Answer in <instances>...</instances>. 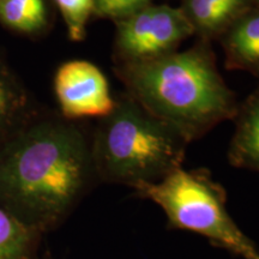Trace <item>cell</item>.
I'll list each match as a JSON object with an SVG mask.
<instances>
[{"label":"cell","mask_w":259,"mask_h":259,"mask_svg":"<svg viewBox=\"0 0 259 259\" xmlns=\"http://www.w3.org/2000/svg\"><path fill=\"white\" fill-rule=\"evenodd\" d=\"M94 173L92 147L78 128L38 122L0 145V208L41 235L69 215Z\"/></svg>","instance_id":"6da1fadb"},{"label":"cell","mask_w":259,"mask_h":259,"mask_svg":"<svg viewBox=\"0 0 259 259\" xmlns=\"http://www.w3.org/2000/svg\"><path fill=\"white\" fill-rule=\"evenodd\" d=\"M120 74L130 96L189 142L238 113L234 94L204 44L143 63L124 64Z\"/></svg>","instance_id":"7a4b0ae2"},{"label":"cell","mask_w":259,"mask_h":259,"mask_svg":"<svg viewBox=\"0 0 259 259\" xmlns=\"http://www.w3.org/2000/svg\"><path fill=\"white\" fill-rule=\"evenodd\" d=\"M189 141L132 96L115 102L92 147L94 171L107 183L132 189L156 183L179 169Z\"/></svg>","instance_id":"3957f363"},{"label":"cell","mask_w":259,"mask_h":259,"mask_svg":"<svg viewBox=\"0 0 259 259\" xmlns=\"http://www.w3.org/2000/svg\"><path fill=\"white\" fill-rule=\"evenodd\" d=\"M167 215L169 225L203 235L219 247L252 259L258 255L253 241L233 221L226 208V193L204 169L171 171L156 183L134 187Z\"/></svg>","instance_id":"277c9868"},{"label":"cell","mask_w":259,"mask_h":259,"mask_svg":"<svg viewBox=\"0 0 259 259\" xmlns=\"http://www.w3.org/2000/svg\"><path fill=\"white\" fill-rule=\"evenodd\" d=\"M192 34L184 10L147 5L118 21L115 47L125 64H138L171 53Z\"/></svg>","instance_id":"5b68a950"},{"label":"cell","mask_w":259,"mask_h":259,"mask_svg":"<svg viewBox=\"0 0 259 259\" xmlns=\"http://www.w3.org/2000/svg\"><path fill=\"white\" fill-rule=\"evenodd\" d=\"M54 89L66 118L102 116L114 109L115 101L102 71L85 60L61 65L54 78Z\"/></svg>","instance_id":"8992f818"},{"label":"cell","mask_w":259,"mask_h":259,"mask_svg":"<svg viewBox=\"0 0 259 259\" xmlns=\"http://www.w3.org/2000/svg\"><path fill=\"white\" fill-rule=\"evenodd\" d=\"M236 127L229 147L232 166L259 173V89L236 113Z\"/></svg>","instance_id":"52a82bcc"},{"label":"cell","mask_w":259,"mask_h":259,"mask_svg":"<svg viewBox=\"0 0 259 259\" xmlns=\"http://www.w3.org/2000/svg\"><path fill=\"white\" fill-rule=\"evenodd\" d=\"M223 46L229 69L259 73V11L233 22Z\"/></svg>","instance_id":"ba28073f"},{"label":"cell","mask_w":259,"mask_h":259,"mask_svg":"<svg viewBox=\"0 0 259 259\" xmlns=\"http://www.w3.org/2000/svg\"><path fill=\"white\" fill-rule=\"evenodd\" d=\"M245 4L246 0H187L184 12L194 32L210 36L232 25Z\"/></svg>","instance_id":"9c48e42d"},{"label":"cell","mask_w":259,"mask_h":259,"mask_svg":"<svg viewBox=\"0 0 259 259\" xmlns=\"http://www.w3.org/2000/svg\"><path fill=\"white\" fill-rule=\"evenodd\" d=\"M40 238L0 208V259H36Z\"/></svg>","instance_id":"30bf717a"},{"label":"cell","mask_w":259,"mask_h":259,"mask_svg":"<svg viewBox=\"0 0 259 259\" xmlns=\"http://www.w3.org/2000/svg\"><path fill=\"white\" fill-rule=\"evenodd\" d=\"M27 107V96L8 67L0 61V141L11 136Z\"/></svg>","instance_id":"8fae6325"},{"label":"cell","mask_w":259,"mask_h":259,"mask_svg":"<svg viewBox=\"0 0 259 259\" xmlns=\"http://www.w3.org/2000/svg\"><path fill=\"white\" fill-rule=\"evenodd\" d=\"M0 22L17 31H40L47 23L44 0H0Z\"/></svg>","instance_id":"7c38bea8"},{"label":"cell","mask_w":259,"mask_h":259,"mask_svg":"<svg viewBox=\"0 0 259 259\" xmlns=\"http://www.w3.org/2000/svg\"><path fill=\"white\" fill-rule=\"evenodd\" d=\"M66 24L69 37L82 41L85 37V27L95 9V0H54Z\"/></svg>","instance_id":"4fadbf2b"},{"label":"cell","mask_w":259,"mask_h":259,"mask_svg":"<svg viewBox=\"0 0 259 259\" xmlns=\"http://www.w3.org/2000/svg\"><path fill=\"white\" fill-rule=\"evenodd\" d=\"M150 0H95L94 12L120 21L147 6Z\"/></svg>","instance_id":"5bb4252c"},{"label":"cell","mask_w":259,"mask_h":259,"mask_svg":"<svg viewBox=\"0 0 259 259\" xmlns=\"http://www.w3.org/2000/svg\"><path fill=\"white\" fill-rule=\"evenodd\" d=\"M45 259H53V257H51V255H46V258Z\"/></svg>","instance_id":"9a60e30c"},{"label":"cell","mask_w":259,"mask_h":259,"mask_svg":"<svg viewBox=\"0 0 259 259\" xmlns=\"http://www.w3.org/2000/svg\"><path fill=\"white\" fill-rule=\"evenodd\" d=\"M252 259H259V254H258V255H255V257H253Z\"/></svg>","instance_id":"2e32d148"}]
</instances>
